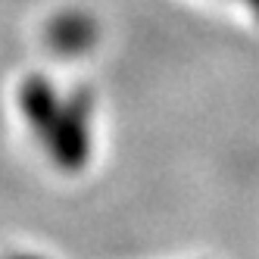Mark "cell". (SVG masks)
<instances>
[{"label":"cell","instance_id":"6da1fadb","mask_svg":"<svg viewBox=\"0 0 259 259\" xmlns=\"http://www.w3.org/2000/svg\"><path fill=\"white\" fill-rule=\"evenodd\" d=\"M94 38V25L84 16H60L50 25V44L60 53H78Z\"/></svg>","mask_w":259,"mask_h":259},{"label":"cell","instance_id":"7a4b0ae2","mask_svg":"<svg viewBox=\"0 0 259 259\" xmlns=\"http://www.w3.org/2000/svg\"><path fill=\"white\" fill-rule=\"evenodd\" d=\"M244 4H250V10H253V13L259 16V0H244Z\"/></svg>","mask_w":259,"mask_h":259}]
</instances>
